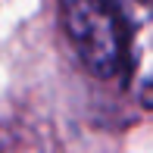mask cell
<instances>
[{"mask_svg":"<svg viewBox=\"0 0 153 153\" xmlns=\"http://www.w3.org/2000/svg\"><path fill=\"white\" fill-rule=\"evenodd\" d=\"M59 16L91 75L116 78L125 72V22L119 0H59Z\"/></svg>","mask_w":153,"mask_h":153,"instance_id":"cell-1","label":"cell"},{"mask_svg":"<svg viewBox=\"0 0 153 153\" xmlns=\"http://www.w3.org/2000/svg\"><path fill=\"white\" fill-rule=\"evenodd\" d=\"M125 22L128 91L141 106H153V0H119Z\"/></svg>","mask_w":153,"mask_h":153,"instance_id":"cell-2","label":"cell"}]
</instances>
